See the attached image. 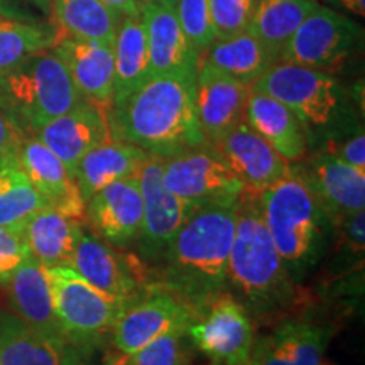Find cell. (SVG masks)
<instances>
[{"label": "cell", "instance_id": "74e56055", "mask_svg": "<svg viewBox=\"0 0 365 365\" xmlns=\"http://www.w3.org/2000/svg\"><path fill=\"white\" fill-rule=\"evenodd\" d=\"M323 150L357 170L365 171V135L362 127H357L354 132H346L345 135L330 139Z\"/></svg>", "mask_w": 365, "mask_h": 365}, {"label": "cell", "instance_id": "60d3db41", "mask_svg": "<svg viewBox=\"0 0 365 365\" xmlns=\"http://www.w3.org/2000/svg\"><path fill=\"white\" fill-rule=\"evenodd\" d=\"M27 0H0V16L19 21H41Z\"/></svg>", "mask_w": 365, "mask_h": 365}, {"label": "cell", "instance_id": "9a60e30c", "mask_svg": "<svg viewBox=\"0 0 365 365\" xmlns=\"http://www.w3.org/2000/svg\"><path fill=\"white\" fill-rule=\"evenodd\" d=\"M293 166L307 182L333 225L345 217L365 210V171L350 166L327 150Z\"/></svg>", "mask_w": 365, "mask_h": 365}, {"label": "cell", "instance_id": "4dcf8cb0", "mask_svg": "<svg viewBox=\"0 0 365 365\" xmlns=\"http://www.w3.org/2000/svg\"><path fill=\"white\" fill-rule=\"evenodd\" d=\"M49 16L58 34L91 41H113L122 21L100 0H51Z\"/></svg>", "mask_w": 365, "mask_h": 365}, {"label": "cell", "instance_id": "484cf974", "mask_svg": "<svg viewBox=\"0 0 365 365\" xmlns=\"http://www.w3.org/2000/svg\"><path fill=\"white\" fill-rule=\"evenodd\" d=\"M149 156L137 145L115 139L88 150L73 173L81 198L86 203L103 186L124 178H135Z\"/></svg>", "mask_w": 365, "mask_h": 365}, {"label": "cell", "instance_id": "f6af8a7d", "mask_svg": "<svg viewBox=\"0 0 365 365\" xmlns=\"http://www.w3.org/2000/svg\"><path fill=\"white\" fill-rule=\"evenodd\" d=\"M156 2H159V4H163V6H168V7H175L176 4H178V0H156Z\"/></svg>", "mask_w": 365, "mask_h": 365}, {"label": "cell", "instance_id": "2e32d148", "mask_svg": "<svg viewBox=\"0 0 365 365\" xmlns=\"http://www.w3.org/2000/svg\"><path fill=\"white\" fill-rule=\"evenodd\" d=\"M144 200L137 178H124L100 188L85 205L95 237L115 247L134 244L143 225Z\"/></svg>", "mask_w": 365, "mask_h": 365}, {"label": "cell", "instance_id": "7dc6e473", "mask_svg": "<svg viewBox=\"0 0 365 365\" xmlns=\"http://www.w3.org/2000/svg\"><path fill=\"white\" fill-rule=\"evenodd\" d=\"M148 2H153V0H139L140 6H143V4H148Z\"/></svg>", "mask_w": 365, "mask_h": 365}, {"label": "cell", "instance_id": "4fadbf2b", "mask_svg": "<svg viewBox=\"0 0 365 365\" xmlns=\"http://www.w3.org/2000/svg\"><path fill=\"white\" fill-rule=\"evenodd\" d=\"M336 327L313 317L284 318L262 336H255L245 365H318Z\"/></svg>", "mask_w": 365, "mask_h": 365}, {"label": "cell", "instance_id": "30bf717a", "mask_svg": "<svg viewBox=\"0 0 365 365\" xmlns=\"http://www.w3.org/2000/svg\"><path fill=\"white\" fill-rule=\"evenodd\" d=\"M164 186L191 207L234 202L245 186L210 145L164 159Z\"/></svg>", "mask_w": 365, "mask_h": 365}, {"label": "cell", "instance_id": "ffe728a7", "mask_svg": "<svg viewBox=\"0 0 365 365\" xmlns=\"http://www.w3.org/2000/svg\"><path fill=\"white\" fill-rule=\"evenodd\" d=\"M34 134L65 163L71 175L88 150L112 139L107 110L88 100L49 120Z\"/></svg>", "mask_w": 365, "mask_h": 365}, {"label": "cell", "instance_id": "3957f363", "mask_svg": "<svg viewBox=\"0 0 365 365\" xmlns=\"http://www.w3.org/2000/svg\"><path fill=\"white\" fill-rule=\"evenodd\" d=\"M239 200L196 208L163 257V286L191 309L227 289Z\"/></svg>", "mask_w": 365, "mask_h": 365}, {"label": "cell", "instance_id": "8fae6325", "mask_svg": "<svg viewBox=\"0 0 365 365\" xmlns=\"http://www.w3.org/2000/svg\"><path fill=\"white\" fill-rule=\"evenodd\" d=\"M163 168L164 159L149 156L135 176L144 200L143 225L135 242L145 262L163 261L180 228L196 210L164 186Z\"/></svg>", "mask_w": 365, "mask_h": 365}, {"label": "cell", "instance_id": "4316f807", "mask_svg": "<svg viewBox=\"0 0 365 365\" xmlns=\"http://www.w3.org/2000/svg\"><path fill=\"white\" fill-rule=\"evenodd\" d=\"M22 232L29 254L44 267H70L83 227L81 220L44 207L26 222Z\"/></svg>", "mask_w": 365, "mask_h": 365}, {"label": "cell", "instance_id": "ac0fdd59", "mask_svg": "<svg viewBox=\"0 0 365 365\" xmlns=\"http://www.w3.org/2000/svg\"><path fill=\"white\" fill-rule=\"evenodd\" d=\"M70 267L85 281L113 298L132 301L139 298L143 267L135 259L113 250L98 237L81 234Z\"/></svg>", "mask_w": 365, "mask_h": 365}, {"label": "cell", "instance_id": "44dd1931", "mask_svg": "<svg viewBox=\"0 0 365 365\" xmlns=\"http://www.w3.org/2000/svg\"><path fill=\"white\" fill-rule=\"evenodd\" d=\"M17 164L49 207L75 220H83L86 203L81 198L75 178L65 163L38 137L24 135L17 150Z\"/></svg>", "mask_w": 365, "mask_h": 365}, {"label": "cell", "instance_id": "d590c367", "mask_svg": "<svg viewBox=\"0 0 365 365\" xmlns=\"http://www.w3.org/2000/svg\"><path fill=\"white\" fill-rule=\"evenodd\" d=\"M257 0H210L217 38H225L247 31Z\"/></svg>", "mask_w": 365, "mask_h": 365}, {"label": "cell", "instance_id": "836d02e7", "mask_svg": "<svg viewBox=\"0 0 365 365\" xmlns=\"http://www.w3.org/2000/svg\"><path fill=\"white\" fill-rule=\"evenodd\" d=\"M195 346L186 328H176L130 355H112L108 365H193Z\"/></svg>", "mask_w": 365, "mask_h": 365}, {"label": "cell", "instance_id": "f546056e", "mask_svg": "<svg viewBox=\"0 0 365 365\" xmlns=\"http://www.w3.org/2000/svg\"><path fill=\"white\" fill-rule=\"evenodd\" d=\"M317 7V0H257L247 31L279 61L284 44Z\"/></svg>", "mask_w": 365, "mask_h": 365}, {"label": "cell", "instance_id": "d4e9b609", "mask_svg": "<svg viewBox=\"0 0 365 365\" xmlns=\"http://www.w3.org/2000/svg\"><path fill=\"white\" fill-rule=\"evenodd\" d=\"M7 284L11 304L17 318L34 330L66 340L54 312L48 267L29 255L12 274Z\"/></svg>", "mask_w": 365, "mask_h": 365}, {"label": "cell", "instance_id": "52a82bcc", "mask_svg": "<svg viewBox=\"0 0 365 365\" xmlns=\"http://www.w3.org/2000/svg\"><path fill=\"white\" fill-rule=\"evenodd\" d=\"M298 117L304 129L328 127L340 115L344 91L331 73L294 63L277 61L250 85Z\"/></svg>", "mask_w": 365, "mask_h": 365}, {"label": "cell", "instance_id": "b9f144b4", "mask_svg": "<svg viewBox=\"0 0 365 365\" xmlns=\"http://www.w3.org/2000/svg\"><path fill=\"white\" fill-rule=\"evenodd\" d=\"M100 2L112 9L113 12L120 14L122 17L143 16V6L139 4V0H100Z\"/></svg>", "mask_w": 365, "mask_h": 365}, {"label": "cell", "instance_id": "7bdbcfd3", "mask_svg": "<svg viewBox=\"0 0 365 365\" xmlns=\"http://www.w3.org/2000/svg\"><path fill=\"white\" fill-rule=\"evenodd\" d=\"M323 2L336 12H346L354 17L365 16V0H323Z\"/></svg>", "mask_w": 365, "mask_h": 365}, {"label": "cell", "instance_id": "d6986e66", "mask_svg": "<svg viewBox=\"0 0 365 365\" xmlns=\"http://www.w3.org/2000/svg\"><path fill=\"white\" fill-rule=\"evenodd\" d=\"M53 51L65 63L81 97L108 110L113 100V41L76 39L58 34Z\"/></svg>", "mask_w": 365, "mask_h": 365}, {"label": "cell", "instance_id": "7402d4cb", "mask_svg": "<svg viewBox=\"0 0 365 365\" xmlns=\"http://www.w3.org/2000/svg\"><path fill=\"white\" fill-rule=\"evenodd\" d=\"M143 19L148 33L150 76L182 75L196 78L198 53L182 33L175 9L153 0L143 4Z\"/></svg>", "mask_w": 365, "mask_h": 365}, {"label": "cell", "instance_id": "277c9868", "mask_svg": "<svg viewBox=\"0 0 365 365\" xmlns=\"http://www.w3.org/2000/svg\"><path fill=\"white\" fill-rule=\"evenodd\" d=\"M259 207L282 264L298 284L322 261L333 223L294 168L259 193Z\"/></svg>", "mask_w": 365, "mask_h": 365}, {"label": "cell", "instance_id": "8d00e7d4", "mask_svg": "<svg viewBox=\"0 0 365 365\" xmlns=\"http://www.w3.org/2000/svg\"><path fill=\"white\" fill-rule=\"evenodd\" d=\"M21 227H0V282H7L29 257Z\"/></svg>", "mask_w": 365, "mask_h": 365}, {"label": "cell", "instance_id": "d6a6232c", "mask_svg": "<svg viewBox=\"0 0 365 365\" xmlns=\"http://www.w3.org/2000/svg\"><path fill=\"white\" fill-rule=\"evenodd\" d=\"M49 207L16 161L0 168V227H21L34 213Z\"/></svg>", "mask_w": 365, "mask_h": 365}, {"label": "cell", "instance_id": "c3c4849f", "mask_svg": "<svg viewBox=\"0 0 365 365\" xmlns=\"http://www.w3.org/2000/svg\"><path fill=\"white\" fill-rule=\"evenodd\" d=\"M75 365H83V362H81V360H80V362H78V364H75Z\"/></svg>", "mask_w": 365, "mask_h": 365}, {"label": "cell", "instance_id": "603a6c76", "mask_svg": "<svg viewBox=\"0 0 365 365\" xmlns=\"http://www.w3.org/2000/svg\"><path fill=\"white\" fill-rule=\"evenodd\" d=\"M78 350L66 340L34 330L16 314H0V365H75Z\"/></svg>", "mask_w": 365, "mask_h": 365}, {"label": "cell", "instance_id": "ee69618b", "mask_svg": "<svg viewBox=\"0 0 365 365\" xmlns=\"http://www.w3.org/2000/svg\"><path fill=\"white\" fill-rule=\"evenodd\" d=\"M34 9L43 14V16H49L51 14V0H27Z\"/></svg>", "mask_w": 365, "mask_h": 365}, {"label": "cell", "instance_id": "1f68e13d", "mask_svg": "<svg viewBox=\"0 0 365 365\" xmlns=\"http://www.w3.org/2000/svg\"><path fill=\"white\" fill-rule=\"evenodd\" d=\"M58 29L51 22L19 21L0 16V76L12 71L27 58L51 49Z\"/></svg>", "mask_w": 365, "mask_h": 365}, {"label": "cell", "instance_id": "7c38bea8", "mask_svg": "<svg viewBox=\"0 0 365 365\" xmlns=\"http://www.w3.org/2000/svg\"><path fill=\"white\" fill-rule=\"evenodd\" d=\"M191 309L166 287L134 299L112 327V345L118 355H130L164 333L188 327Z\"/></svg>", "mask_w": 365, "mask_h": 365}, {"label": "cell", "instance_id": "6da1fadb", "mask_svg": "<svg viewBox=\"0 0 365 365\" xmlns=\"http://www.w3.org/2000/svg\"><path fill=\"white\" fill-rule=\"evenodd\" d=\"M195 80L154 75L122 102L112 103L107 110L112 139L161 159L207 148L196 120Z\"/></svg>", "mask_w": 365, "mask_h": 365}, {"label": "cell", "instance_id": "ba28073f", "mask_svg": "<svg viewBox=\"0 0 365 365\" xmlns=\"http://www.w3.org/2000/svg\"><path fill=\"white\" fill-rule=\"evenodd\" d=\"M186 333L215 365H245L255 341L252 318L228 291L195 308Z\"/></svg>", "mask_w": 365, "mask_h": 365}, {"label": "cell", "instance_id": "8992f818", "mask_svg": "<svg viewBox=\"0 0 365 365\" xmlns=\"http://www.w3.org/2000/svg\"><path fill=\"white\" fill-rule=\"evenodd\" d=\"M48 277L59 327L76 350L97 344L130 304L97 289L68 266L49 267Z\"/></svg>", "mask_w": 365, "mask_h": 365}, {"label": "cell", "instance_id": "ab89813d", "mask_svg": "<svg viewBox=\"0 0 365 365\" xmlns=\"http://www.w3.org/2000/svg\"><path fill=\"white\" fill-rule=\"evenodd\" d=\"M365 213L364 210L355 212L352 215L345 217L344 220H340L336 225L341 228V237L346 247H350L354 252H364V240H365V232H364V222Z\"/></svg>", "mask_w": 365, "mask_h": 365}, {"label": "cell", "instance_id": "e575fe53", "mask_svg": "<svg viewBox=\"0 0 365 365\" xmlns=\"http://www.w3.org/2000/svg\"><path fill=\"white\" fill-rule=\"evenodd\" d=\"M173 9L186 39L200 56L217 39L210 12V0H178Z\"/></svg>", "mask_w": 365, "mask_h": 365}, {"label": "cell", "instance_id": "5b68a950", "mask_svg": "<svg viewBox=\"0 0 365 365\" xmlns=\"http://www.w3.org/2000/svg\"><path fill=\"white\" fill-rule=\"evenodd\" d=\"M83 100L53 49L33 54L0 76V107L22 130H39Z\"/></svg>", "mask_w": 365, "mask_h": 365}, {"label": "cell", "instance_id": "e0dca14e", "mask_svg": "<svg viewBox=\"0 0 365 365\" xmlns=\"http://www.w3.org/2000/svg\"><path fill=\"white\" fill-rule=\"evenodd\" d=\"M210 148L225 161L245 190L257 195L293 171V164L276 153L244 120Z\"/></svg>", "mask_w": 365, "mask_h": 365}, {"label": "cell", "instance_id": "5bb4252c", "mask_svg": "<svg viewBox=\"0 0 365 365\" xmlns=\"http://www.w3.org/2000/svg\"><path fill=\"white\" fill-rule=\"evenodd\" d=\"M250 85L217 68L198 63L195 80V110L200 130L213 145L244 120Z\"/></svg>", "mask_w": 365, "mask_h": 365}, {"label": "cell", "instance_id": "f35d334b", "mask_svg": "<svg viewBox=\"0 0 365 365\" xmlns=\"http://www.w3.org/2000/svg\"><path fill=\"white\" fill-rule=\"evenodd\" d=\"M22 139H24V130L0 107V168L16 161Z\"/></svg>", "mask_w": 365, "mask_h": 365}, {"label": "cell", "instance_id": "cb8c5ba5", "mask_svg": "<svg viewBox=\"0 0 365 365\" xmlns=\"http://www.w3.org/2000/svg\"><path fill=\"white\" fill-rule=\"evenodd\" d=\"M244 122L289 164H298L307 158V129L298 117L277 100L250 91L244 107Z\"/></svg>", "mask_w": 365, "mask_h": 365}, {"label": "cell", "instance_id": "7a4b0ae2", "mask_svg": "<svg viewBox=\"0 0 365 365\" xmlns=\"http://www.w3.org/2000/svg\"><path fill=\"white\" fill-rule=\"evenodd\" d=\"M225 291L261 323L289 312L298 301V286L264 223L259 195L249 190H244L237 205Z\"/></svg>", "mask_w": 365, "mask_h": 365}, {"label": "cell", "instance_id": "f1b7e54d", "mask_svg": "<svg viewBox=\"0 0 365 365\" xmlns=\"http://www.w3.org/2000/svg\"><path fill=\"white\" fill-rule=\"evenodd\" d=\"M198 63L217 68L234 78L252 85L277 59L249 31L217 38L198 56Z\"/></svg>", "mask_w": 365, "mask_h": 365}, {"label": "cell", "instance_id": "83f0119b", "mask_svg": "<svg viewBox=\"0 0 365 365\" xmlns=\"http://www.w3.org/2000/svg\"><path fill=\"white\" fill-rule=\"evenodd\" d=\"M113 100L118 103L150 78L148 33L143 16L122 17L113 39Z\"/></svg>", "mask_w": 365, "mask_h": 365}, {"label": "cell", "instance_id": "bcb514c9", "mask_svg": "<svg viewBox=\"0 0 365 365\" xmlns=\"http://www.w3.org/2000/svg\"><path fill=\"white\" fill-rule=\"evenodd\" d=\"M318 365H336V364H335V362H333V360H330V359L323 357V360H322V362H319Z\"/></svg>", "mask_w": 365, "mask_h": 365}, {"label": "cell", "instance_id": "9c48e42d", "mask_svg": "<svg viewBox=\"0 0 365 365\" xmlns=\"http://www.w3.org/2000/svg\"><path fill=\"white\" fill-rule=\"evenodd\" d=\"M362 38V27L345 14L322 6L309 14L282 48L279 61L331 71Z\"/></svg>", "mask_w": 365, "mask_h": 365}]
</instances>
